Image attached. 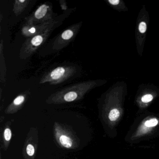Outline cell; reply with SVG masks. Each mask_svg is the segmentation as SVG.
<instances>
[{"label": "cell", "instance_id": "1", "mask_svg": "<svg viewBox=\"0 0 159 159\" xmlns=\"http://www.w3.org/2000/svg\"><path fill=\"white\" fill-rule=\"evenodd\" d=\"M58 140L60 144L65 148H70L73 146L72 139L66 135H60L58 137Z\"/></svg>", "mask_w": 159, "mask_h": 159}, {"label": "cell", "instance_id": "2", "mask_svg": "<svg viewBox=\"0 0 159 159\" xmlns=\"http://www.w3.org/2000/svg\"><path fill=\"white\" fill-rule=\"evenodd\" d=\"M65 73V70L63 67H58L54 70L51 73V77L53 80H58L62 77Z\"/></svg>", "mask_w": 159, "mask_h": 159}, {"label": "cell", "instance_id": "3", "mask_svg": "<svg viewBox=\"0 0 159 159\" xmlns=\"http://www.w3.org/2000/svg\"><path fill=\"white\" fill-rule=\"evenodd\" d=\"M48 8V6L45 4L41 6L35 12V16L36 18L38 19H41V18H43L46 14Z\"/></svg>", "mask_w": 159, "mask_h": 159}, {"label": "cell", "instance_id": "4", "mask_svg": "<svg viewBox=\"0 0 159 159\" xmlns=\"http://www.w3.org/2000/svg\"><path fill=\"white\" fill-rule=\"evenodd\" d=\"M120 116V112L117 109L111 110L109 114V119L111 121L116 120Z\"/></svg>", "mask_w": 159, "mask_h": 159}, {"label": "cell", "instance_id": "5", "mask_svg": "<svg viewBox=\"0 0 159 159\" xmlns=\"http://www.w3.org/2000/svg\"><path fill=\"white\" fill-rule=\"evenodd\" d=\"M78 94L74 92H70L66 94L64 96V99L67 102H71L77 98Z\"/></svg>", "mask_w": 159, "mask_h": 159}, {"label": "cell", "instance_id": "6", "mask_svg": "<svg viewBox=\"0 0 159 159\" xmlns=\"http://www.w3.org/2000/svg\"><path fill=\"white\" fill-rule=\"evenodd\" d=\"M43 39L42 36L40 35L36 36L31 40V43L35 46H39L42 43Z\"/></svg>", "mask_w": 159, "mask_h": 159}, {"label": "cell", "instance_id": "7", "mask_svg": "<svg viewBox=\"0 0 159 159\" xmlns=\"http://www.w3.org/2000/svg\"><path fill=\"white\" fill-rule=\"evenodd\" d=\"M73 36V32L71 30H66L62 34V39L64 40H69Z\"/></svg>", "mask_w": 159, "mask_h": 159}, {"label": "cell", "instance_id": "8", "mask_svg": "<svg viewBox=\"0 0 159 159\" xmlns=\"http://www.w3.org/2000/svg\"><path fill=\"white\" fill-rule=\"evenodd\" d=\"M3 135L6 141H10L12 137V133L11 129L9 128H6L4 130Z\"/></svg>", "mask_w": 159, "mask_h": 159}, {"label": "cell", "instance_id": "9", "mask_svg": "<svg viewBox=\"0 0 159 159\" xmlns=\"http://www.w3.org/2000/svg\"><path fill=\"white\" fill-rule=\"evenodd\" d=\"M158 121L156 119H152L149 120L147 121L145 125L147 127H152L155 126L158 124Z\"/></svg>", "mask_w": 159, "mask_h": 159}, {"label": "cell", "instance_id": "10", "mask_svg": "<svg viewBox=\"0 0 159 159\" xmlns=\"http://www.w3.org/2000/svg\"><path fill=\"white\" fill-rule=\"evenodd\" d=\"M147 24L145 22H141L139 25V31L140 33L144 34L147 31Z\"/></svg>", "mask_w": 159, "mask_h": 159}, {"label": "cell", "instance_id": "11", "mask_svg": "<svg viewBox=\"0 0 159 159\" xmlns=\"http://www.w3.org/2000/svg\"><path fill=\"white\" fill-rule=\"evenodd\" d=\"M27 153L29 156H33L35 153V148L31 144H29L27 146Z\"/></svg>", "mask_w": 159, "mask_h": 159}, {"label": "cell", "instance_id": "12", "mask_svg": "<svg viewBox=\"0 0 159 159\" xmlns=\"http://www.w3.org/2000/svg\"><path fill=\"white\" fill-rule=\"evenodd\" d=\"M152 99H153L152 96L151 94H148L143 96L141 98V100L144 103H148V102L151 101Z\"/></svg>", "mask_w": 159, "mask_h": 159}, {"label": "cell", "instance_id": "13", "mask_svg": "<svg viewBox=\"0 0 159 159\" xmlns=\"http://www.w3.org/2000/svg\"><path fill=\"white\" fill-rule=\"evenodd\" d=\"M25 98L23 96H19L14 100V104L16 106H18L22 104L25 101Z\"/></svg>", "mask_w": 159, "mask_h": 159}, {"label": "cell", "instance_id": "14", "mask_svg": "<svg viewBox=\"0 0 159 159\" xmlns=\"http://www.w3.org/2000/svg\"><path fill=\"white\" fill-rule=\"evenodd\" d=\"M108 2L111 5L114 6L118 5L120 2V0H109Z\"/></svg>", "mask_w": 159, "mask_h": 159}, {"label": "cell", "instance_id": "15", "mask_svg": "<svg viewBox=\"0 0 159 159\" xmlns=\"http://www.w3.org/2000/svg\"><path fill=\"white\" fill-rule=\"evenodd\" d=\"M30 32L31 33H35V31H36V29L34 28H31L30 30H29Z\"/></svg>", "mask_w": 159, "mask_h": 159}, {"label": "cell", "instance_id": "16", "mask_svg": "<svg viewBox=\"0 0 159 159\" xmlns=\"http://www.w3.org/2000/svg\"><path fill=\"white\" fill-rule=\"evenodd\" d=\"M19 2H25V0H23V1H21V0H20V1H19Z\"/></svg>", "mask_w": 159, "mask_h": 159}]
</instances>
